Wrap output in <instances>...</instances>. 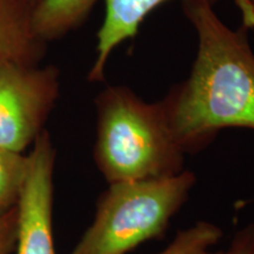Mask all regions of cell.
Masks as SVG:
<instances>
[{"label": "cell", "mask_w": 254, "mask_h": 254, "mask_svg": "<svg viewBox=\"0 0 254 254\" xmlns=\"http://www.w3.org/2000/svg\"><path fill=\"white\" fill-rule=\"evenodd\" d=\"M198 36L190 75L161 101L185 153L207 146L221 129H254V53L245 31H234L205 0L185 1Z\"/></svg>", "instance_id": "6da1fadb"}, {"label": "cell", "mask_w": 254, "mask_h": 254, "mask_svg": "<svg viewBox=\"0 0 254 254\" xmlns=\"http://www.w3.org/2000/svg\"><path fill=\"white\" fill-rule=\"evenodd\" d=\"M94 161L107 184L170 178L185 168V152L168 126L163 104L146 103L124 86L95 99Z\"/></svg>", "instance_id": "7a4b0ae2"}, {"label": "cell", "mask_w": 254, "mask_h": 254, "mask_svg": "<svg viewBox=\"0 0 254 254\" xmlns=\"http://www.w3.org/2000/svg\"><path fill=\"white\" fill-rule=\"evenodd\" d=\"M195 183V174L184 170L170 178L109 184L93 222L69 254H128L163 239Z\"/></svg>", "instance_id": "3957f363"}, {"label": "cell", "mask_w": 254, "mask_h": 254, "mask_svg": "<svg viewBox=\"0 0 254 254\" xmlns=\"http://www.w3.org/2000/svg\"><path fill=\"white\" fill-rule=\"evenodd\" d=\"M55 66H0V150L24 154L34 144L58 100Z\"/></svg>", "instance_id": "277c9868"}, {"label": "cell", "mask_w": 254, "mask_h": 254, "mask_svg": "<svg viewBox=\"0 0 254 254\" xmlns=\"http://www.w3.org/2000/svg\"><path fill=\"white\" fill-rule=\"evenodd\" d=\"M28 165L18 202L15 254H57L53 240V173L56 148L44 129L27 154Z\"/></svg>", "instance_id": "5b68a950"}, {"label": "cell", "mask_w": 254, "mask_h": 254, "mask_svg": "<svg viewBox=\"0 0 254 254\" xmlns=\"http://www.w3.org/2000/svg\"><path fill=\"white\" fill-rule=\"evenodd\" d=\"M37 4V0H0V66L39 65L46 43L34 30Z\"/></svg>", "instance_id": "8992f818"}, {"label": "cell", "mask_w": 254, "mask_h": 254, "mask_svg": "<svg viewBox=\"0 0 254 254\" xmlns=\"http://www.w3.org/2000/svg\"><path fill=\"white\" fill-rule=\"evenodd\" d=\"M166 1L168 0H105V17L98 32L97 56L88 73V80H103L111 53L123 41L135 37L139 26L148 13ZM205 1L213 5L217 0Z\"/></svg>", "instance_id": "52a82bcc"}, {"label": "cell", "mask_w": 254, "mask_h": 254, "mask_svg": "<svg viewBox=\"0 0 254 254\" xmlns=\"http://www.w3.org/2000/svg\"><path fill=\"white\" fill-rule=\"evenodd\" d=\"M98 0H40L33 14L37 36L44 43L56 40L78 27Z\"/></svg>", "instance_id": "ba28073f"}, {"label": "cell", "mask_w": 254, "mask_h": 254, "mask_svg": "<svg viewBox=\"0 0 254 254\" xmlns=\"http://www.w3.org/2000/svg\"><path fill=\"white\" fill-rule=\"evenodd\" d=\"M27 165V155L0 150V217L18 206Z\"/></svg>", "instance_id": "9c48e42d"}, {"label": "cell", "mask_w": 254, "mask_h": 254, "mask_svg": "<svg viewBox=\"0 0 254 254\" xmlns=\"http://www.w3.org/2000/svg\"><path fill=\"white\" fill-rule=\"evenodd\" d=\"M221 227L209 221H198L192 226L179 230L166 249L157 254H225L209 251L221 240Z\"/></svg>", "instance_id": "30bf717a"}, {"label": "cell", "mask_w": 254, "mask_h": 254, "mask_svg": "<svg viewBox=\"0 0 254 254\" xmlns=\"http://www.w3.org/2000/svg\"><path fill=\"white\" fill-rule=\"evenodd\" d=\"M18 237V206L0 217V254H9L15 249Z\"/></svg>", "instance_id": "8fae6325"}, {"label": "cell", "mask_w": 254, "mask_h": 254, "mask_svg": "<svg viewBox=\"0 0 254 254\" xmlns=\"http://www.w3.org/2000/svg\"><path fill=\"white\" fill-rule=\"evenodd\" d=\"M225 254H254V222L236 232Z\"/></svg>", "instance_id": "7c38bea8"}, {"label": "cell", "mask_w": 254, "mask_h": 254, "mask_svg": "<svg viewBox=\"0 0 254 254\" xmlns=\"http://www.w3.org/2000/svg\"><path fill=\"white\" fill-rule=\"evenodd\" d=\"M238 7L243 14V23L245 28H254L253 5L254 0H236Z\"/></svg>", "instance_id": "4fadbf2b"}, {"label": "cell", "mask_w": 254, "mask_h": 254, "mask_svg": "<svg viewBox=\"0 0 254 254\" xmlns=\"http://www.w3.org/2000/svg\"><path fill=\"white\" fill-rule=\"evenodd\" d=\"M253 17H254V5H253Z\"/></svg>", "instance_id": "5bb4252c"}, {"label": "cell", "mask_w": 254, "mask_h": 254, "mask_svg": "<svg viewBox=\"0 0 254 254\" xmlns=\"http://www.w3.org/2000/svg\"><path fill=\"white\" fill-rule=\"evenodd\" d=\"M37 1H38V2H39V1H40V0H37Z\"/></svg>", "instance_id": "9a60e30c"}]
</instances>
